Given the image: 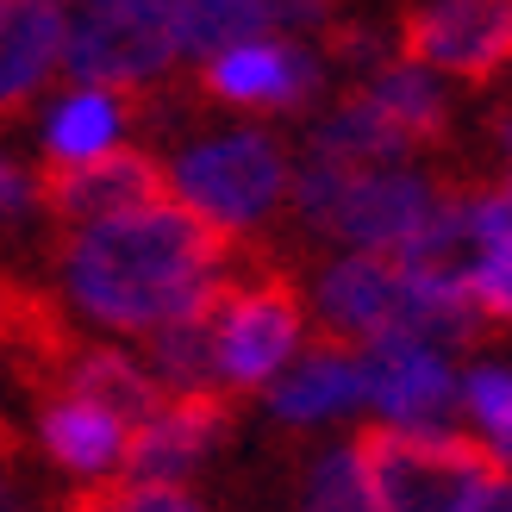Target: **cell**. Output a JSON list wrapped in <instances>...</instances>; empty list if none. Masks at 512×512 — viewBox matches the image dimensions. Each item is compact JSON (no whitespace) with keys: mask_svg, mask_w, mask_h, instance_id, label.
<instances>
[{"mask_svg":"<svg viewBox=\"0 0 512 512\" xmlns=\"http://www.w3.org/2000/svg\"><path fill=\"white\" fill-rule=\"evenodd\" d=\"M125 132V100L107 88H69L57 107L44 113V163L50 169H75L119 150Z\"/></svg>","mask_w":512,"mask_h":512,"instance_id":"ac0fdd59","label":"cell"},{"mask_svg":"<svg viewBox=\"0 0 512 512\" xmlns=\"http://www.w3.org/2000/svg\"><path fill=\"white\" fill-rule=\"evenodd\" d=\"M294 512H375L369 475H363V463L350 456V444H344V450H325L319 463L306 469Z\"/></svg>","mask_w":512,"mask_h":512,"instance_id":"44dd1931","label":"cell"},{"mask_svg":"<svg viewBox=\"0 0 512 512\" xmlns=\"http://www.w3.org/2000/svg\"><path fill=\"white\" fill-rule=\"evenodd\" d=\"M469 512H512V475H506V481H494V488L481 494V500H475Z\"/></svg>","mask_w":512,"mask_h":512,"instance_id":"484cf974","label":"cell"},{"mask_svg":"<svg viewBox=\"0 0 512 512\" xmlns=\"http://www.w3.org/2000/svg\"><path fill=\"white\" fill-rule=\"evenodd\" d=\"M232 294H238V281L225 275L194 313L169 319V325H157L144 338V369H150V381H157L169 400L219 394V319H225V300Z\"/></svg>","mask_w":512,"mask_h":512,"instance_id":"7c38bea8","label":"cell"},{"mask_svg":"<svg viewBox=\"0 0 512 512\" xmlns=\"http://www.w3.org/2000/svg\"><path fill=\"white\" fill-rule=\"evenodd\" d=\"M456 400L500 438V463H512V369H500V363L469 369L463 388H456Z\"/></svg>","mask_w":512,"mask_h":512,"instance_id":"603a6c76","label":"cell"},{"mask_svg":"<svg viewBox=\"0 0 512 512\" xmlns=\"http://www.w3.org/2000/svg\"><path fill=\"white\" fill-rule=\"evenodd\" d=\"M331 19L325 7H269V0H175L169 7V32L182 57L213 63L238 44L275 38V25H319Z\"/></svg>","mask_w":512,"mask_h":512,"instance_id":"5bb4252c","label":"cell"},{"mask_svg":"<svg viewBox=\"0 0 512 512\" xmlns=\"http://www.w3.org/2000/svg\"><path fill=\"white\" fill-rule=\"evenodd\" d=\"M63 512H207L188 488H144V481H100L75 494Z\"/></svg>","mask_w":512,"mask_h":512,"instance_id":"7402d4cb","label":"cell"},{"mask_svg":"<svg viewBox=\"0 0 512 512\" xmlns=\"http://www.w3.org/2000/svg\"><path fill=\"white\" fill-rule=\"evenodd\" d=\"M288 157L269 132H219L188 144L182 157L169 163V188L188 213H200L207 225H219L225 238L244 232V225H263L281 194H288Z\"/></svg>","mask_w":512,"mask_h":512,"instance_id":"3957f363","label":"cell"},{"mask_svg":"<svg viewBox=\"0 0 512 512\" xmlns=\"http://www.w3.org/2000/svg\"><path fill=\"white\" fill-rule=\"evenodd\" d=\"M32 207H38V182L13 157H0V225H19Z\"/></svg>","mask_w":512,"mask_h":512,"instance_id":"d4e9b609","label":"cell"},{"mask_svg":"<svg viewBox=\"0 0 512 512\" xmlns=\"http://www.w3.org/2000/svg\"><path fill=\"white\" fill-rule=\"evenodd\" d=\"M163 200H175L169 169L150 150H125V144L75 169H44L38 182V207L50 219H63L69 232H94V225L132 219L144 207H163Z\"/></svg>","mask_w":512,"mask_h":512,"instance_id":"8992f818","label":"cell"},{"mask_svg":"<svg viewBox=\"0 0 512 512\" xmlns=\"http://www.w3.org/2000/svg\"><path fill=\"white\" fill-rule=\"evenodd\" d=\"M182 57L169 32V7L157 0H94V7L63 13V69L75 88H138Z\"/></svg>","mask_w":512,"mask_h":512,"instance_id":"277c9868","label":"cell"},{"mask_svg":"<svg viewBox=\"0 0 512 512\" xmlns=\"http://www.w3.org/2000/svg\"><path fill=\"white\" fill-rule=\"evenodd\" d=\"M463 294H469V306H475L481 319L512 325V244L475 256V263L463 269Z\"/></svg>","mask_w":512,"mask_h":512,"instance_id":"cb8c5ba5","label":"cell"},{"mask_svg":"<svg viewBox=\"0 0 512 512\" xmlns=\"http://www.w3.org/2000/svg\"><path fill=\"white\" fill-rule=\"evenodd\" d=\"M0 512H32V500H25V488L13 475H0Z\"/></svg>","mask_w":512,"mask_h":512,"instance_id":"4316f807","label":"cell"},{"mask_svg":"<svg viewBox=\"0 0 512 512\" xmlns=\"http://www.w3.org/2000/svg\"><path fill=\"white\" fill-rule=\"evenodd\" d=\"M225 263H232V238L200 213H188L182 200L94 225V232H69L57 256L75 313H88L107 331H144V338L194 313L232 275Z\"/></svg>","mask_w":512,"mask_h":512,"instance_id":"6da1fadb","label":"cell"},{"mask_svg":"<svg viewBox=\"0 0 512 512\" xmlns=\"http://www.w3.org/2000/svg\"><path fill=\"white\" fill-rule=\"evenodd\" d=\"M63 63V7L0 0V113H19Z\"/></svg>","mask_w":512,"mask_h":512,"instance_id":"2e32d148","label":"cell"},{"mask_svg":"<svg viewBox=\"0 0 512 512\" xmlns=\"http://www.w3.org/2000/svg\"><path fill=\"white\" fill-rule=\"evenodd\" d=\"M406 150H413V144H406V138H400L394 125L381 119V113H375L356 88H350L338 107L319 119V132H313V157H331V163L363 169V175H375L381 163H400Z\"/></svg>","mask_w":512,"mask_h":512,"instance_id":"ffe728a7","label":"cell"},{"mask_svg":"<svg viewBox=\"0 0 512 512\" xmlns=\"http://www.w3.org/2000/svg\"><path fill=\"white\" fill-rule=\"evenodd\" d=\"M50 375H57V394L100 406V413L119 419L125 431L150 425L163 413V400H169L157 381H150V369L138 363V356L107 350V344H69L57 363H50Z\"/></svg>","mask_w":512,"mask_h":512,"instance_id":"4fadbf2b","label":"cell"},{"mask_svg":"<svg viewBox=\"0 0 512 512\" xmlns=\"http://www.w3.org/2000/svg\"><path fill=\"white\" fill-rule=\"evenodd\" d=\"M406 69H444L463 82H488L512 63V0H456V7H413L394 25Z\"/></svg>","mask_w":512,"mask_h":512,"instance_id":"5b68a950","label":"cell"},{"mask_svg":"<svg viewBox=\"0 0 512 512\" xmlns=\"http://www.w3.org/2000/svg\"><path fill=\"white\" fill-rule=\"evenodd\" d=\"M344 406H363V375H356V350L344 344H313L300 356V369L269 381V413L281 425H319Z\"/></svg>","mask_w":512,"mask_h":512,"instance_id":"e0dca14e","label":"cell"},{"mask_svg":"<svg viewBox=\"0 0 512 512\" xmlns=\"http://www.w3.org/2000/svg\"><path fill=\"white\" fill-rule=\"evenodd\" d=\"M356 375H363V400L381 413V425L400 431H438V419L456 406V375L444 350L419 338H375L356 350Z\"/></svg>","mask_w":512,"mask_h":512,"instance_id":"ba28073f","label":"cell"},{"mask_svg":"<svg viewBox=\"0 0 512 512\" xmlns=\"http://www.w3.org/2000/svg\"><path fill=\"white\" fill-rule=\"evenodd\" d=\"M350 456L369 475L375 512H469L481 494L506 481L494 444L469 431H400V425H363L350 438Z\"/></svg>","mask_w":512,"mask_h":512,"instance_id":"7a4b0ae2","label":"cell"},{"mask_svg":"<svg viewBox=\"0 0 512 512\" xmlns=\"http://www.w3.org/2000/svg\"><path fill=\"white\" fill-rule=\"evenodd\" d=\"M319 57L288 38H256L213 57L200 69V88L225 107H306L319 94Z\"/></svg>","mask_w":512,"mask_h":512,"instance_id":"8fae6325","label":"cell"},{"mask_svg":"<svg viewBox=\"0 0 512 512\" xmlns=\"http://www.w3.org/2000/svg\"><path fill=\"white\" fill-rule=\"evenodd\" d=\"M225 431H232V400L225 394H188V400H163V413L132 431L125 450V481L144 488H175L200 456H207Z\"/></svg>","mask_w":512,"mask_h":512,"instance_id":"30bf717a","label":"cell"},{"mask_svg":"<svg viewBox=\"0 0 512 512\" xmlns=\"http://www.w3.org/2000/svg\"><path fill=\"white\" fill-rule=\"evenodd\" d=\"M306 325V306L294 294V281H256L225 300L219 319V381L225 388H269L281 363L294 356Z\"/></svg>","mask_w":512,"mask_h":512,"instance_id":"52a82bcc","label":"cell"},{"mask_svg":"<svg viewBox=\"0 0 512 512\" xmlns=\"http://www.w3.org/2000/svg\"><path fill=\"white\" fill-rule=\"evenodd\" d=\"M494 138H500V150H506V169H512V113H494ZM512 188V182H506Z\"/></svg>","mask_w":512,"mask_h":512,"instance_id":"83f0119b","label":"cell"},{"mask_svg":"<svg viewBox=\"0 0 512 512\" xmlns=\"http://www.w3.org/2000/svg\"><path fill=\"white\" fill-rule=\"evenodd\" d=\"M38 444H44V456H50L63 475L100 488V481H107V475L125 463V450H132V431H125L119 419H107L100 406H88V400L50 394V400L38 406Z\"/></svg>","mask_w":512,"mask_h":512,"instance_id":"9a60e30c","label":"cell"},{"mask_svg":"<svg viewBox=\"0 0 512 512\" xmlns=\"http://www.w3.org/2000/svg\"><path fill=\"white\" fill-rule=\"evenodd\" d=\"M438 207H444L438 182H425L413 169H375L344 194V207L331 213L325 232L344 238L350 256H400L431 225Z\"/></svg>","mask_w":512,"mask_h":512,"instance_id":"9c48e42d","label":"cell"},{"mask_svg":"<svg viewBox=\"0 0 512 512\" xmlns=\"http://www.w3.org/2000/svg\"><path fill=\"white\" fill-rule=\"evenodd\" d=\"M369 100V107L394 125V132L406 138V144H438V138H450V107H444V88L431 82L425 69H406V63H381L363 88H356Z\"/></svg>","mask_w":512,"mask_h":512,"instance_id":"d6986e66","label":"cell"}]
</instances>
